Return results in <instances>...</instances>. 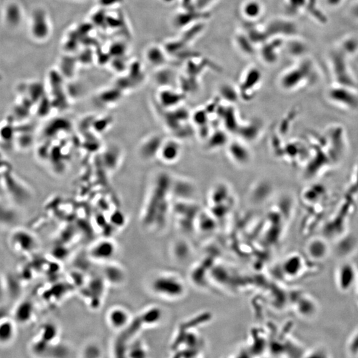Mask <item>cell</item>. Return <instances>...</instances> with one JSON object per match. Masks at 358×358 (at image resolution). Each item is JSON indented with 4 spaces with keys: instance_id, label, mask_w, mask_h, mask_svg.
I'll return each instance as SVG.
<instances>
[{
    "instance_id": "obj_22",
    "label": "cell",
    "mask_w": 358,
    "mask_h": 358,
    "mask_svg": "<svg viewBox=\"0 0 358 358\" xmlns=\"http://www.w3.org/2000/svg\"><path fill=\"white\" fill-rule=\"evenodd\" d=\"M357 287H358V280H357Z\"/></svg>"
},
{
    "instance_id": "obj_3",
    "label": "cell",
    "mask_w": 358,
    "mask_h": 358,
    "mask_svg": "<svg viewBox=\"0 0 358 358\" xmlns=\"http://www.w3.org/2000/svg\"><path fill=\"white\" fill-rule=\"evenodd\" d=\"M358 272L353 263L345 262L340 265L336 272V283L341 292H349L357 285Z\"/></svg>"
},
{
    "instance_id": "obj_8",
    "label": "cell",
    "mask_w": 358,
    "mask_h": 358,
    "mask_svg": "<svg viewBox=\"0 0 358 358\" xmlns=\"http://www.w3.org/2000/svg\"><path fill=\"white\" fill-rule=\"evenodd\" d=\"M305 259L298 253H293L283 260L281 265L283 275L287 278L295 279L299 277L305 269Z\"/></svg>"
},
{
    "instance_id": "obj_11",
    "label": "cell",
    "mask_w": 358,
    "mask_h": 358,
    "mask_svg": "<svg viewBox=\"0 0 358 358\" xmlns=\"http://www.w3.org/2000/svg\"><path fill=\"white\" fill-rule=\"evenodd\" d=\"M333 62L338 82L342 86L353 87L355 86V82L348 73L343 56L339 53L334 54Z\"/></svg>"
},
{
    "instance_id": "obj_13",
    "label": "cell",
    "mask_w": 358,
    "mask_h": 358,
    "mask_svg": "<svg viewBox=\"0 0 358 358\" xmlns=\"http://www.w3.org/2000/svg\"><path fill=\"white\" fill-rule=\"evenodd\" d=\"M181 148L176 141L170 140L162 143L160 147V156L163 161L167 163H173L178 160L180 156Z\"/></svg>"
},
{
    "instance_id": "obj_18",
    "label": "cell",
    "mask_w": 358,
    "mask_h": 358,
    "mask_svg": "<svg viewBox=\"0 0 358 358\" xmlns=\"http://www.w3.org/2000/svg\"><path fill=\"white\" fill-rule=\"evenodd\" d=\"M31 306L30 304L23 303L18 306L15 313L16 319L18 322L23 323L24 315H25V322H26L31 317Z\"/></svg>"
},
{
    "instance_id": "obj_10",
    "label": "cell",
    "mask_w": 358,
    "mask_h": 358,
    "mask_svg": "<svg viewBox=\"0 0 358 358\" xmlns=\"http://www.w3.org/2000/svg\"><path fill=\"white\" fill-rule=\"evenodd\" d=\"M107 321L110 327L122 331L132 320L130 319V313L124 308L114 307L108 312Z\"/></svg>"
},
{
    "instance_id": "obj_19",
    "label": "cell",
    "mask_w": 358,
    "mask_h": 358,
    "mask_svg": "<svg viewBox=\"0 0 358 358\" xmlns=\"http://www.w3.org/2000/svg\"><path fill=\"white\" fill-rule=\"evenodd\" d=\"M347 44L348 45H351V46H348L345 45V47L347 48V50H349V51L353 52L355 51L356 49H357L358 47V44L357 43V41H355V40H351V41H349L347 42Z\"/></svg>"
},
{
    "instance_id": "obj_14",
    "label": "cell",
    "mask_w": 358,
    "mask_h": 358,
    "mask_svg": "<svg viewBox=\"0 0 358 358\" xmlns=\"http://www.w3.org/2000/svg\"><path fill=\"white\" fill-rule=\"evenodd\" d=\"M12 236V243L16 248L20 250L30 251L35 246V239L25 231H18Z\"/></svg>"
},
{
    "instance_id": "obj_17",
    "label": "cell",
    "mask_w": 358,
    "mask_h": 358,
    "mask_svg": "<svg viewBox=\"0 0 358 358\" xmlns=\"http://www.w3.org/2000/svg\"><path fill=\"white\" fill-rule=\"evenodd\" d=\"M146 55L149 62L155 65L164 64L166 59L162 50L156 47H150L147 51Z\"/></svg>"
},
{
    "instance_id": "obj_1",
    "label": "cell",
    "mask_w": 358,
    "mask_h": 358,
    "mask_svg": "<svg viewBox=\"0 0 358 358\" xmlns=\"http://www.w3.org/2000/svg\"><path fill=\"white\" fill-rule=\"evenodd\" d=\"M150 288L157 297L171 301L182 299L186 292V284L180 275L170 272L156 275L151 281Z\"/></svg>"
},
{
    "instance_id": "obj_16",
    "label": "cell",
    "mask_w": 358,
    "mask_h": 358,
    "mask_svg": "<svg viewBox=\"0 0 358 358\" xmlns=\"http://www.w3.org/2000/svg\"><path fill=\"white\" fill-rule=\"evenodd\" d=\"M262 11L263 8L261 3L255 0H249V1L245 2L244 5H243V14L249 19L258 18Z\"/></svg>"
},
{
    "instance_id": "obj_9",
    "label": "cell",
    "mask_w": 358,
    "mask_h": 358,
    "mask_svg": "<svg viewBox=\"0 0 358 358\" xmlns=\"http://www.w3.org/2000/svg\"><path fill=\"white\" fill-rule=\"evenodd\" d=\"M305 250L307 256L312 260L322 261L329 256L330 246L325 239L318 237L307 243Z\"/></svg>"
},
{
    "instance_id": "obj_4",
    "label": "cell",
    "mask_w": 358,
    "mask_h": 358,
    "mask_svg": "<svg viewBox=\"0 0 358 358\" xmlns=\"http://www.w3.org/2000/svg\"><path fill=\"white\" fill-rule=\"evenodd\" d=\"M2 19L8 28L16 29L22 25L25 19L23 5L17 0H9L2 9Z\"/></svg>"
},
{
    "instance_id": "obj_6",
    "label": "cell",
    "mask_w": 358,
    "mask_h": 358,
    "mask_svg": "<svg viewBox=\"0 0 358 358\" xmlns=\"http://www.w3.org/2000/svg\"><path fill=\"white\" fill-rule=\"evenodd\" d=\"M311 66L309 62L301 64L285 74L281 79V85L286 90H293L298 86L304 80L307 79L311 74Z\"/></svg>"
},
{
    "instance_id": "obj_12",
    "label": "cell",
    "mask_w": 358,
    "mask_h": 358,
    "mask_svg": "<svg viewBox=\"0 0 358 358\" xmlns=\"http://www.w3.org/2000/svg\"><path fill=\"white\" fill-rule=\"evenodd\" d=\"M116 248L113 242L101 241L92 247L91 255L93 258L100 261H107L115 255Z\"/></svg>"
},
{
    "instance_id": "obj_5",
    "label": "cell",
    "mask_w": 358,
    "mask_h": 358,
    "mask_svg": "<svg viewBox=\"0 0 358 358\" xmlns=\"http://www.w3.org/2000/svg\"><path fill=\"white\" fill-rule=\"evenodd\" d=\"M334 88L330 90L329 98L338 105L349 110H354L358 108V96L348 89L349 86Z\"/></svg>"
},
{
    "instance_id": "obj_7",
    "label": "cell",
    "mask_w": 358,
    "mask_h": 358,
    "mask_svg": "<svg viewBox=\"0 0 358 358\" xmlns=\"http://www.w3.org/2000/svg\"><path fill=\"white\" fill-rule=\"evenodd\" d=\"M295 306V310L300 317L306 319H313L319 311L317 301L309 295H300L297 297Z\"/></svg>"
},
{
    "instance_id": "obj_2",
    "label": "cell",
    "mask_w": 358,
    "mask_h": 358,
    "mask_svg": "<svg viewBox=\"0 0 358 358\" xmlns=\"http://www.w3.org/2000/svg\"><path fill=\"white\" fill-rule=\"evenodd\" d=\"M28 31L34 41H47L51 34L52 25L49 14L43 8H36L30 16Z\"/></svg>"
},
{
    "instance_id": "obj_15",
    "label": "cell",
    "mask_w": 358,
    "mask_h": 358,
    "mask_svg": "<svg viewBox=\"0 0 358 358\" xmlns=\"http://www.w3.org/2000/svg\"><path fill=\"white\" fill-rule=\"evenodd\" d=\"M15 329L13 322L9 320L0 321V344L9 343L15 337Z\"/></svg>"
},
{
    "instance_id": "obj_21",
    "label": "cell",
    "mask_w": 358,
    "mask_h": 358,
    "mask_svg": "<svg viewBox=\"0 0 358 358\" xmlns=\"http://www.w3.org/2000/svg\"><path fill=\"white\" fill-rule=\"evenodd\" d=\"M354 13L358 17V5L355 7V10H354Z\"/></svg>"
},
{
    "instance_id": "obj_20",
    "label": "cell",
    "mask_w": 358,
    "mask_h": 358,
    "mask_svg": "<svg viewBox=\"0 0 358 358\" xmlns=\"http://www.w3.org/2000/svg\"><path fill=\"white\" fill-rule=\"evenodd\" d=\"M328 1L331 5H337L341 1V0H328Z\"/></svg>"
}]
</instances>
